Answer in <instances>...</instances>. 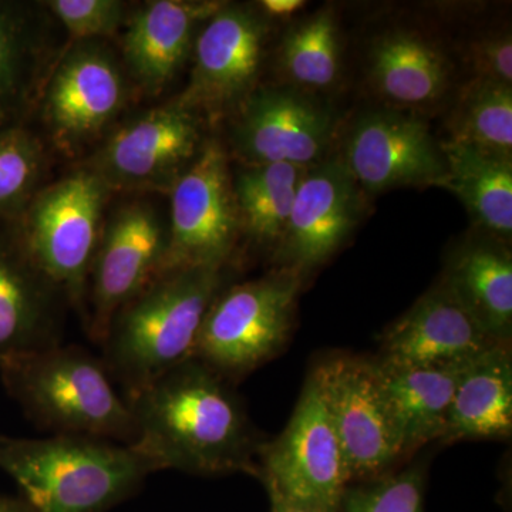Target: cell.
<instances>
[{
    "mask_svg": "<svg viewBox=\"0 0 512 512\" xmlns=\"http://www.w3.org/2000/svg\"><path fill=\"white\" fill-rule=\"evenodd\" d=\"M133 446L158 471L259 476L264 441L229 380L200 360H185L130 400Z\"/></svg>",
    "mask_w": 512,
    "mask_h": 512,
    "instance_id": "obj_1",
    "label": "cell"
},
{
    "mask_svg": "<svg viewBox=\"0 0 512 512\" xmlns=\"http://www.w3.org/2000/svg\"><path fill=\"white\" fill-rule=\"evenodd\" d=\"M225 269L192 266L165 272L111 320L100 357L127 400L191 359L205 315L224 289Z\"/></svg>",
    "mask_w": 512,
    "mask_h": 512,
    "instance_id": "obj_2",
    "label": "cell"
},
{
    "mask_svg": "<svg viewBox=\"0 0 512 512\" xmlns=\"http://www.w3.org/2000/svg\"><path fill=\"white\" fill-rule=\"evenodd\" d=\"M0 468L32 512H106L157 473L133 444L84 436H0Z\"/></svg>",
    "mask_w": 512,
    "mask_h": 512,
    "instance_id": "obj_3",
    "label": "cell"
},
{
    "mask_svg": "<svg viewBox=\"0 0 512 512\" xmlns=\"http://www.w3.org/2000/svg\"><path fill=\"white\" fill-rule=\"evenodd\" d=\"M0 379L25 416L49 436L131 444L133 412L100 356L57 345L0 362Z\"/></svg>",
    "mask_w": 512,
    "mask_h": 512,
    "instance_id": "obj_4",
    "label": "cell"
},
{
    "mask_svg": "<svg viewBox=\"0 0 512 512\" xmlns=\"http://www.w3.org/2000/svg\"><path fill=\"white\" fill-rule=\"evenodd\" d=\"M303 275L279 271L224 288L198 333L192 357L234 382L265 365L291 338Z\"/></svg>",
    "mask_w": 512,
    "mask_h": 512,
    "instance_id": "obj_5",
    "label": "cell"
},
{
    "mask_svg": "<svg viewBox=\"0 0 512 512\" xmlns=\"http://www.w3.org/2000/svg\"><path fill=\"white\" fill-rule=\"evenodd\" d=\"M110 191L96 174L82 168L37 190L16 218L30 258L83 316Z\"/></svg>",
    "mask_w": 512,
    "mask_h": 512,
    "instance_id": "obj_6",
    "label": "cell"
},
{
    "mask_svg": "<svg viewBox=\"0 0 512 512\" xmlns=\"http://www.w3.org/2000/svg\"><path fill=\"white\" fill-rule=\"evenodd\" d=\"M266 487L315 512H339L350 483L338 434L316 373H309L291 420L259 451Z\"/></svg>",
    "mask_w": 512,
    "mask_h": 512,
    "instance_id": "obj_7",
    "label": "cell"
},
{
    "mask_svg": "<svg viewBox=\"0 0 512 512\" xmlns=\"http://www.w3.org/2000/svg\"><path fill=\"white\" fill-rule=\"evenodd\" d=\"M239 231L227 153L217 141H207L171 187L168 248L161 275L192 266H227Z\"/></svg>",
    "mask_w": 512,
    "mask_h": 512,
    "instance_id": "obj_8",
    "label": "cell"
},
{
    "mask_svg": "<svg viewBox=\"0 0 512 512\" xmlns=\"http://www.w3.org/2000/svg\"><path fill=\"white\" fill-rule=\"evenodd\" d=\"M168 224L150 201L126 202L103 224L86 298V328L96 343L111 320L163 271Z\"/></svg>",
    "mask_w": 512,
    "mask_h": 512,
    "instance_id": "obj_9",
    "label": "cell"
},
{
    "mask_svg": "<svg viewBox=\"0 0 512 512\" xmlns=\"http://www.w3.org/2000/svg\"><path fill=\"white\" fill-rule=\"evenodd\" d=\"M201 147L197 113L175 100L128 121L84 168L110 190L171 188Z\"/></svg>",
    "mask_w": 512,
    "mask_h": 512,
    "instance_id": "obj_10",
    "label": "cell"
},
{
    "mask_svg": "<svg viewBox=\"0 0 512 512\" xmlns=\"http://www.w3.org/2000/svg\"><path fill=\"white\" fill-rule=\"evenodd\" d=\"M313 372L338 434L350 481L383 476L403 454L372 360L333 356Z\"/></svg>",
    "mask_w": 512,
    "mask_h": 512,
    "instance_id": "obj_11",
    "label": "cell"
},
{
    "mask_svg": "<svg viewBox=\"0 0 512 512\" xmlns=\"http://www.w3.org/2000/svg\"><path fill=\"white\" fill-rule=\"evenodd\" d=\"M126 101L123 70L106 47L77 43L60 60L42 97L43 117L66 147L96 137Z\"/></svg>",
    "mask_w": 512,
    "mask_h": 512,
    "instance_id": "obj_12",
    "label": "cell"
},
{
    "mask_svg": "<svg viewBox=\"0 0 512 512\" xmlns=\"http://www.w3.org/2000/svg\"><path fill=\"white\" fill-rule=\"evenodd\" d=\"M343 163L357 185L370 192L407 185L441 187L446 178V160L429 127L393 111H375L357 121Z\"/></svg>",
    "mask_w": 512,
    "mask_h": 512,
    "instance_id": "obj_13",
    "label": "cell"
},
{
    "mask_svg": "<svg viewBox=\"0 0 512 512\" xmlns=\"http://www.w3.org/2000/svg\"><path fill=\"white\" fill-rule=\"evenodd\" d=\"M67 306L30 258L16 218L0 215V362L62 345Z\"/></svg>",
    "mask_w": 512,
    "mask_h": 512,
    "instance_id": "obj_14",
    "label": "cell"
},
{
    "mask_svg": "<svg viewBox=\"0 0 512 512\" xmlns=\"http://www.w3.org/2000/svg\"><path fill=\"white\" fill-rule=\"evenodd\" d=\"M234 146L249 165L316 164L332 140L335 119L318 101L291 89H262L242 101Z\"/></svg>",
    "mask_w": 512,
    "mask_h": 512,
    "instance_id": "obj_15",
    "label": "cell"
},
{
    "mask_svg": "<svg viewBox=\"0 0 512 512\" xmlns=\"http://www.w3.org/2000/svg\"><path fill=\"white\" fill-rule=\"evenodd\" d=\"M265 29L254 10L222 6L195 42L190 84L178 100L195 113H218L247 99L261 67Z\"/></svg>",
    "mask_w": 512,
    "mask_h": 512,
    "instance_id": "obj_16",
    "label": "cell"
},
{
    "mask_svg": "<svg viewBox=\"0 0 512 512\" xmlns=\"http://www.w3.org/2000/svg\"><path fill=\"white\" fill-rule=\"evenodd\" d=\"M357 217V183L342 160L306 170L279 242L285 266L303 275L328 261L348 239Z\"/></svg>",
    "mask_w": 512,
    "mask_h": 512,
    "instance_id": "obj_17",
    "label": "cell"
},
{
    "mask_svg": "<svg viewBox=\"0 0 512 512\" xmlns=\"http://www.w3.org/2000/svg\"><path fill=\"white\" fill-rule=\"evenodd\" d=\"M494 345L498 342L440 282L384 330L377 359L399 366L456 365Z\"/></svg>",
    "mask_w": 512,
    "mask_h": 512,
    "instance_id": "obj_18",
    "label": "cell"
},
{
    "mask_svg": "<svg viewBox=\"0 0 512 512\" xmlns=\"http://www.w3.org/2000/svg\"><path fill=\"white\" fill-rule=\"evenodd\" d=\"M220 2L156 0L131 19L121 40L128 72L148 93L160 92L180 72L201 22L222 8Z\"/></svg>",
    "mask_w": 512,
    "mask_h": 512,
    "instance_id": "obj_19",
    "label": "cell"
},
{
    "mask_svg": "<svg viewBox=\"0 0 512 512\" xmlns=\"http://www.w3.org/2000/svg\"><path fill=\"white\" fill-rule=\"evenodd\" d=\"M403 457L440 440L451 399L466 363L399 366L373 359Z\"/></svg>",
    "mask_w": 512,
    "mask_h": 512,
    "instance_id": "obj_20",
    "label": "cell"
},
{
    "mask_svg": "<svg viewBox=\"0 0 512 512\" xmlns=\"http://www.w3.org/2000/svg\"><path fill=\"white\" fill-rule=\"evenodd\" d=\"M511 345L498 343L468 360L458 379L440 441L510 439Z\"/></svg>",
    "mask_w": 512,
    "mask_h": 512,
    "instance_id": "obj_21",
    "label": "cell"
},
{
    "mask_svg": "<svg viewBox=\"0 0 512 512\" xmlns=\"http://www.w3.org/2000/svg\"><path fill=\"white\" fill-rule=\"evenodd\" d=\"M441 284L498 343L511 345L512 258L494 241H471L448 259Z\"/></svg>",
    "mask_w": 512,
    "mask_h": 512,
    "instance_id": "obj_22",
    "label": "cell"
},
{
    "mask_svg": "<svg viewBox=\"0 0 512 512\" xmlns=\"http://www.w3.org/2000/svg\"><path fill=\"white\" fill-rule=\"evenodd\" d=\"M45 30L25 3L0 2V130L23 126L45 69Z\"/></svg>",
    "mask_w": 512,
    "mask_h": 512,
    "instance_id": "obj_23",
    "label": "cell"
},
{
    "mask_svg": "<svg viewBox=\"0 0 512 512\" xmlns=\"http://www.w3.org/2000/svg\"><path fill=\"white\" fill-rule=\"evenodd\" d=\"M441 151L446 160L441 188L453 191L481 227L498 237H511V157L453 140L444 143Z\"/></svg>",
    "mask_w": 512,
    "mask_h": 512,
    "instance_id": "obj_24",
    "label": "cell"
},
{
    "mask_svg": "<svg viewBox=\"0 0 512 512\" xmlns=\"http://www.w3.org/2000/svg\"><path fill=\"white\" fill-rule=\"evenodd\" d=\"M370 63L377 90L394 103L419 106L439 99L446 90V60L416 33L383 36L373 46Z\"/></svg>",
    "mask_w": 512,
    "mask_h": 512,
    "instance_id": "obj_25",
    "label": "cell"
},
{
    "mask_svg": "<svg viewBox=\"0 0 512 512\" xmlns=\"http://www.w3.org/2000/svg\"><path fill=\"white\" fill-rule=\"evenodd\" d=\"M308 168L275 163L249 165L232 181L239 224L264 244L281 242Z\"/></svg>",
    "mask_w": 512,
    "mask_h": 512,
    "instance_id": "obj_26",
    "label": "cell"
},
{
    "mask_svg": "<svg viewBox=\"0 0 512 512\" xmlns=\"http://www.w3.org/2000/svg\"><path fill=\"white\" fill-rule=\"evenodd\" d=\"M453 141L511 157L512 89L510 84L478 79L461 97L454 116Z\"/></svg>",
    "mask_w": 512,
    "mask_h": 512,
    "instance_id": "obj_27",
    "label": "cell"
},
{
    "mask_svg": "<svg viewBox=\"0 0 512 512\" xmlns=\"http://www.w3.org/2000/svg\"><path fill=\"white\" fill-rule=\"evenodd\" d=\"M339 28L332 9H322L289 30L282 46V64L293 82L325 89L340 67Z\"/></svg>",
    "mask_w": 512,
    "mask_h": 512,
    "instance_id": "obj_28",
    "label": "cell"
},
{
    "mask_svg": "<svg viewBox=\"0 0 512 512\" xmlns=\"http://www.w3.org/2000/svg\"><path fill=\"white\" fill-rule=\"evenodd\" d=\"M45 148L25 126L0 130V215L18 218L37 192Z\"/></svg>",
    "mask_w": 512,
    "mask_h": 512,
    "instance_id": "obj_29",
    "label": "cell"
},
{
    "mask_svg": "<svg viewBox=\"0 0 512 512\" xmlns=\"http://www.w3.org/2000/svg\"><path fill=\"white\" fill-rule=\"evenodd\" d=\"M424 473L407 468L394 476L376 477L362 487H348L343 494V512H423Z\"/></svg>",
    "mask_w": 512,
    "mask_h": 512,
    "instance_id": "obj_30",
    "label": "cell"
},
{
    "mask_svg": "<svg viewBox=\"0 0 512 512\" xmlns=\"http://www.w3.org/2000/svg\"><path fill=\"white\" fill-rule=\"evenodd\" d=\"M47 5L70 36L80 42L113 36L126 10L119 0H52Z\"/></svg>",
    "mask_w": 512,
    "mask_h": 512,
    "instance_id": "obj_31",
    "label": "cell"
},
{
    "mask_svg": "<svg viewBox=\"0 0 512 512\" xmlns=\"http://www.w3.org/2000/svg\"><path fill=\"white\" fill-rule=\"evenodd\" d=\"M474 64L480 79L491 82L512 83V40L511 36L497 35L484 39L474 46Z\"/></svg>",
    "mask_w": 512,
    "mask_h": 512,
    "instance_id": "obj_32",
    "label": "cell"
},
{
    "mask_svg": "<svg viewBox=\"0 0 512 512\" xmlns=\"http://www.w3.org/2000/svg\"><path fill=\"white\" fill-rule=\"evenodd\" d=\"M261 5V8L268 15L275 16V18H284V16H291L302 9L305 2H302V0H264Z\"/></svg>",
    "mask_w": 512,
    "mask_h": 512,
    "instance_id": "obj_33",
    "label": "cell"
},
{
    "mask_svg": "<svg viewBox=\"0 0 512 512\" xmlns=\"http://www.w3.org/2000/svg\"><path fill=\"white\" fill-rule=\"evenodd\" d=\"M266 488H268L269 497H271L272 511L274 512H315L309 510V508L303 507V505L293 503V501L288 500V498L279 494L278 491L272 490V488Z\"/></svg>",
    "mask_w": 512,
    "mask_h": 512,
    "instance_id": "obj_34",
    "label": "cell"
},
{
    "mask_svg": "<svg viewBox=\"0 0 512 512\" xmlns=\"http://www.w3.org/2000/svg\"><path fill=\"white\" fill-rule=\"evenodd\" d=\"M0 512H32L22 498H9L0 495Z\"/></svg>",
    "mask_w": 512,
    "mask_h": 512,
    "instance_id": "obj_35",
    "label": "cell"
}]
</instances>
